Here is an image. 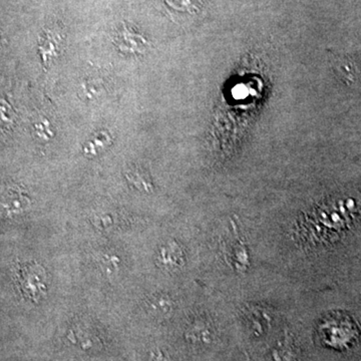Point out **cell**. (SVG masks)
I'll return each instance as SVG.
<instances>
[{"label": "cell", "instance_id": "obj_4", "mask_svg": "<svg viewBox=\"0 0 361 361\" xmlns=\"http://www.w3.org/2000/svg\"><path fill=\"white\" fill-rule=\"evenodd\" d=\"M167 6L179 12L196 13L202 6V0H165Z\"/></svg>", "mask_w": 361, "mask_h": 361}, {"label": "cell", "instance_id": "obj_5", "mask_svg": "<svg viewBox=\"0 0 361 361\" xmlns=\"http://www.w3.org/2000/svg\"><path fill=\"white\" fill-rule=\"evenodd\" d=\"M35 134L39 138L46 139L52 138V132L50 130V125L46 119H41V121H37L35 124Z\"/></svg>", "mask_w": 361, "mask_h": 361}, {"label": "cell", "instance_id": "obj_2", "mask_svg": "<svg viewBox=\"0 0 361 361\" xmlns=\"http://www.w3.org/2000/svg\"><path fill=\"white\" fill-rule=\"evenodd\" d=\"M106 86L103 79L97 77H86L81 86L79 95L86 101H95L103 96L106 92Z\"/></svg>", "mask_w": 361, "mask_h": 361}, {"label": "cell", "instance_id": "obj_6", "mask_svg": "<svg viewBox=\"0 0 361 361\" xmlns=\"http://www.w3.org/2000/svg\"><path fill=\"white\" fill-rule=\"evenodd\" d=\"M293 360V352L288 347H282L281 349H277L273 352L272 361H292Z\"/></svg>", "mask_w": 361, "mask_h": 361}, {"label": "cell", "instance_id": "obj_1", "mask_svg": "<svg viewBox=\"0 0 361 361\" xmlns=\"http://www.w3.org/2000/svg\"><path fill=\"white\" fill-rule=\"evenodd\" d=\"M114 41L119 50L130 55H141L145 52L149 46V43L143 35L127 26H123L117 30Z\"/></svg>", "mask_w": 361, "mask_h": 361}, {"label": "cell", "instance_id": "obj_3", "mask_svg": "<svg viewBox=\"0 0 361 361\" xmlns=\"http://www.w3.org/2000/svg\"><path fill=\"white\" fill-rule=\"evenodd\" d=\"M110 143H112L110 135L106 130H99L92 136L90 141L86 142L85 147H84V152H86V154L96 155L101 150L106 149Z\"/></svg>", "mask_w": 361, "mask_h": 361}]
</instances>
